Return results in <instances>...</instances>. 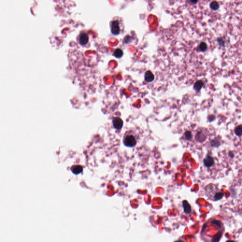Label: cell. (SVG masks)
<instances>
[{
  "label": "cell",
  "mask_w": 242,
  "mask_h": 242,
  "mask_svg": "<svg viewBox=\"0 0 242 242\" xmlns=\"http://www.w3.org/2000/svg\"><path fill=\"white\" fill-rule=\"evenodd\" d=\"M137 137L134 132L130 130L125 132L123 138V143L126 147H133L137 144Z\"/></svg>",
  "instance_id": "cell-1"
},
{
  "label": "cell",
  "mask_w": 242,
  "mask_h": 242,
  "mask_svg": "<svg viewBox=\"0 0 242 242\" xmlns=\"http://www.w3.org/2000/svg\"><path fill=\"white\" fill-rule=\"evenodd\" d=\"M210 7L212 10H217L219 9L220 5L219 3L216 1H213L210 4Z\"/></svg>",
  "instance_id": "cell-11"
},
{
  "label": "cell",
  "mask_w": 242,
  "mask_h": 242,
  "mask_svg": "<svg viewBox=\"0 0 242 242\" xmlns=\"http://www.w3.org/2000/svg\"><path fill=\"white\" fill-rule=\"evenodd\" d=\"M204 86V82L202 80H198L195 83L194 85V89L197 91H199L201 90L202 87Z\"/></svg>",
  "instance_id": "cell-10"
},
{
  "label": "cell",
  "mask_w": 242,
  "mask_h": 242,
  "mask_svg": "<svg viewBox=\"0 0 242 242\" xmlns=\"http://www.w3.org/2000/svg\"><path fill=\"white\" fill-rule=\"evenodd\" d=\"M88 37L85 33H81L79 36V43L81 45H84L88 42Z\"/></svg>",
  "instance_id": "cell-6"
},
{
  "label": "cell",
  "mask_w": 242,
  "mask_h": 242,
  "mask_svg": "<svg viewBox=\"0 0 242 242\" xmlns=\"http://www.w3.org/2000/svg\"><path fill=\"white\" fill-rule=\"evenodd\" d=\"M111 33L113 35H118L120 34V28L119 23L117 20H114L110 23Z\"/></svg>",
  "instance_id": "cell-2"
},
{
  "label": "cell",
  "mask_w": 242,
  "mask_h": 242,
  "mask_svg": "<svg viewBox=\"0 0 242 242\" xmlns=\"http://www.w3.org/2000/svg\"><path fill=\"white\" fill-rule=\"evenodd\" d=\"M223 231H220L218 232L216 235H215L213 238L212 239V242H218L219 241L222 237Z\"/></svg>",
  "instance_id": "cell-13"
},
{
  "label": "cell",
  "mask_w": 242,
  "mask_h": 242,
  "mask_svg": "<svg viewBox=\"0 0 242 242\" xmlns=\"http://www.w3.org/2000/svg\"><path fill=\"white\" fill-rule=\"evenodd\" d=\"M199 48L200 50L202 52H205L207 49V45L206 44V43L202 42L199 45Z\"/></svg>",
  "instance_id": "cell-14"
},
{
  "label": "cell",
  "mask_w": 242,
  "mask_h": 242,
  "mask_svg": "<svg viewBox=\"0 0 242 242\" xmlns=\"http://www.w3.org/2000/svg\"><path fill=\"white\" fill-rule=\"evenodd\" d=\"M123 55V52L122 49L120 48H117L113 52V55L115 56V57L117 58V59H120L122 58Z\"/></svg>",
  "instance_id": "cell-9"
},
{
  "label": "cell",
  "mask_w": 242,
  "mask_h": 242,
  "mask_svg": "<svg viewBox=\"0 0 242 242\" xmlns=\"http://www.w3.org/2000/svg\"><path fill=\"white\" fill-rule=\"evenodd\" d=\"M235 133L237 136L241 137L242 136V125H240L235 128Z\"/></svg>",
  "instance_id": "cell-12"
},
{
  "label": "cell",
  "mask_w": 242,
  "mask_h": 242,
  "mask_svg": "<svg viewBox=\"0 0 242 242\" xmlns=\"http://www.w3.org/2000/svg\"><path fill=\"white\" fill-rule=\"evenodd\" d=\"M154 75L151 71L147 70L145 73L144 79L146 82L147 83L151 82L154 80Z\"/></svg>",
  "instance_id": "cell-7"
},
{
  "label": "cell",
  "mask_w": 242,
  "mask_h": 242,
  "mask_svg": "<svg viewBox=\"0 0 242 242\" xmlns=\"http://www.w3.org/2000/svg\"><path fill=\"white\" fill-rule=\"evenodd\" d=\"M72 172L75 175H79L83 172V167L80 165L74 166L71 168Z\"/></svg>",
  "instance_id": "cell-8"
},
{
  "label": "cell",
  "mask_w": 242,
  "mask_h": 242,
  "mask_svg": "<svg viewBox=\"0 0 242 242\" xmlns=\"http://www.w3.org/2000/svg\"><path fill=\"white\" fill-rule=\"evenodd\" d=\"M185 138L186 140H191L192 139V133L189 132V131H187L185 133Z\"/></svg>",
  "instance_id": "cell-16"
},
{
  "label": "cell",
  "mask_w": 242,
  "mask_h": 242,
  "mask_svg": "<svg viewBox=\"0 0 242 242\" xmlns=\"http://www.w3.org/2000/svg\"><path fill=\"white\" fill-rule=\"evenodd\" d=\"M190 1H191V2L192 3H194V4L198 2V0H190Z\"/></svg>",
  "instance_id": "cell-18"
},
{
  "label": "cell",
  "mask_w": 242,
  "mask_h": 242,
  "mask_svg": "<svg viewBox=\"0 0 242 242\" xmlns=\"http://www.w3.org/2000/svg\"><path fill=\"white\" fill-rule=\"evenodd\" d=\"M212 223L214 225H216L217 226H218L219 227H223V224L221 221L218 220H213L212 221Z\"/></svg>",
  "instance_id": "cell-15"
},
{
  "label": "cell",
  "mask_w": 242,
  "mask_h": 242,
  "mask_svg": "<svg viewBox=\"0 0 242 242\" xmlns=\"http://www.w3.org/2000/svg\"><path fill=\"white\" fill-rule=\"evenodd\" d=\"M228 156H229V157H231V158H233V157H234V155L233 153H232V152H229V153H228Z\"/></svg>",
  "instance_id": "cell-17"
},
{
  "label": "cell",
  "mask_w": 242,
  "mask_h": 242,
  "mask_svg": "<svg viewBox=\"0 0 242 242\" xmlns=\"http://www.w3.org/2000/svg\"><path fill=\"white\" fill-rule=\"evenodd\" d=\"M182 207L185 214L189 215L192 212V208L189 202L187 200H183L182 202Z\"/></svg>",
  "instance_id": "cell-5"
},
{
  "label": "cell",
  "mask_w": 242,
  "mask_h": 242,
  "mask_svg": "<svg viewBox=\"0 0 242 242\" xmlns=\"http://www.w3.org/2000/svg\"><path fill=\"white\" fill-rule=\"evenodd\" d=\"M203 165L207 168H211L215 165V161L213 157L208 155L205 157L203 161Z\"/></svg>",
  "instance_id": "cell-3"
},
{
  "label": "cell",
  "mask_w": 242,
  "mask_h": 242,
  "mask_svg": "<svg viewBox=\"0 0 242 242\" xmlns=\"http://www.w3.org/2000/svg\"><path fill=\"white\" fill-rule=\"evenodd\" d=\"M113 125L114 127L116 130H121L122 128L123 122L121 118L115 117L113 119Z\"/></svg>",
  "instance_id": "cell-4"
}]
</instances>
